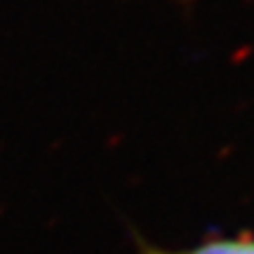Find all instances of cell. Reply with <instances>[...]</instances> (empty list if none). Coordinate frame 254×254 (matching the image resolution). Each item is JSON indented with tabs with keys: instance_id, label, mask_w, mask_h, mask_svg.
<instances>
[{
	"instance_id": "cell-1",
	"label": "cell",
	"mask_w": 254,
	"mask_h": 254,
	"mask_svg": "<svg viewBox=\"0 0 254 254\" xmlns=\"http://www.w3.org/2000/svg\"><path fill=\"white\" fill-rule=\"evenodd\" d=\"M139 254H254V236L209 238L186 250H160L148 243H141Z\"/></svg>"
}]
</instances>
